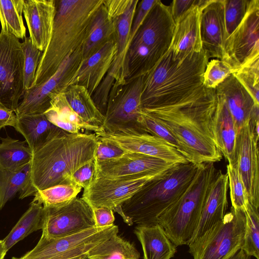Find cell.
Returning a JSON list of instances; mask_svg holds the SVG:
<instances>
[{"label":"cell","instance_id":"obj_1","mask_svg":"<svg viewBox=\"0 0 259 259\" xmlns=\"http://www.w3.org/2000/svg\"><path fill=\"white\" fill-rule=\"evenodd\" d=\"M209 59L202 49L179 65L173 60L169 49L145 75L142 108L184 105L214 93L215 90L203 84V75Z\"/></svg>","mask_w":259,"mask_h":259},{"label":"cell","instance_id":"obj_2","mask_svg":"<svg viewBox=\"0 0 259 259\" xmlns=\"http://www.w3.org/2000/svg\"><path fill=\"white\" fill-rule=\"evenodd\" d=\"M98 142L95 134H72L61 130L32 154L28 182L20 192L19 199L68 184L76 170L95 159Z\"/></svg>","mask_w":259,"mask_h":259},{"label":"cell","instance_id":"obj_3","mask_svg":"<svg viewBox=\"0 0 259 259\" xmlns=\"http://www.w3.org/2000/svg\"><path fill=\"white\" fill-rule=\"evenodd\" d=\"M103 2L55 1L56 15L51 37L42 52L32 87L48 79L66 58L82 48L91 20Z\"/></svg>","mask_w":259,"mask_h":259},{"label":"cell","instance_id":"obj_4","mask_svg":"<svg viewBox=\"0 0 259 259\" xmlns=\"http://www.w3.org/2000/svg\"><path fill=\"white\" fill-rule=\"evenodd\" d=\"M179 163L145 183L114 211L128 225L158 224L159 217L187 192L198 167Z\"/></svg>","mask_w":259,"mask_h":259},{"label":"cell","instance_id":"obj_5","mask_svg":"<svg viewBox=\"0 0 259 259\" xmlns=\"http://www.w3.org/2000/svg\"><path fill=\"white\" fill-rule=\"evenodd\" d=\"M175 27L170 6L157 0L132 39L127 63L133 70H151L169 50Z\"/></svg>","mask_w":259,"mask_h":259},{"label":"cell","instance_id":"obj_6","mask_svg":"<svg viewBox=\"0 0 259 259\" xmlns=\"http://www.w3.org/2000/svg\"><path fill=\"white\" fill-rule=\"evenodd\" d=\"M214 163L199 164L187 192L158 219L159 224L177 247L189 245L197 227L217 168Z\"/></svg>","mask_w":259,"mask_h":259},{"label":"cell","instance_id":"obj_7","mask_svg":"<svg viewBox=\"0 0 259 259\" xmlns=\"http://www.w3.org/2000/svg\"><path fill=\"white\" fill-rule=\"evenodd\" d=\"M246 219L243 210L231 207L223 219L190 243L193 259H229L241 248Z\"/></svg>","mask_w":259,"mask_h":259},{"label":"cell","instance_id":"obj_8","mask_svg":"<svg viewBox=\"0 0 259 259\" xmlns=\"http://www.w3.org/2000/svg\"><path fill=\"white\" fill-rule=\"evenodd\" d=\"M144 78L145 75L112 85L102 125L104 132H144L138 119L142 110L141 97Z\"/></svg>","mask_w":259,"mask_h":259},{"label":"cell","instance_id":"obj_9","mask_svg":"<svg viewBox=\"0 0 259 259\" xmlns=\"http://www.w3.org/2000/svg\"><path fill=\"white\" fill-rule=\"evenodd\" d=\"M115 225L93 227L67 236L46 238L41 236L35 246L20 257L12 259H68L87 254L93 248L118 234Z\"/></svg>","mask_w":259,"mask_h":259},{"label":"cell","instance_id":"obj_10","mask_svg":"<svg viewBox=\"0 0 259 259\" xmlns=\"http://www.w3.org/2000/svg\"><path fill=\"white\" fill-rule=\"evenodd\" d=\"M81 60L80 48L66 58L48 79L25 91L15 111L17 116L44 113L52 100L70 86Z\"/></svg>","mask_w":259,"mask_h":259},{"label":"cell","instance_id":"obj_11","mask_svg":"<svg viewBox=\"0 0 259 259\" xmlns=\"http://www.w3.org/2000/svg\"><path fill=\"white\" fill-rule=\"evenodd\" d=\"M24 55L18 38L0 32V102L17 110L24 93Z\"/></svg>","mask_w":259,"mask_h":259},{"label":"cell","instance_id":"obj_12","mask_svg":"<svg viewBox=\"0 0 259 259\" xmlns=\"http://www.w3.org/2000/svg\"><path fill=\"white\" fill-rule=\"evenodd\" d=\"M259 0H249L241 22L224 44L222 61L234 73L248 60L259 56Z\"/></svg>","mask_w":259,"mask_h":259},{"label":"cell","instance_id":"obj_13","mask_svg":"<svg viewBox=\"0 0 259 259\" xmlns=\"http://www.w3.org/2000/svg\"><path fill=\"white\" fill-rule=\"evenodd\" d=\"M44 208L41 236L46 238L67 236L96 227L93 209L82 198Z\"/></svg>","mask_w":259,"mask_h":259},{"label":"cell","instance_id":"obj_14","mask_svg":"<svg viewBox=\"0 0 259 259\" xmlns=\"http://www.w3.org/2000/svg\"><path fill=\"white\" fill-rule=\"evenodd\" d=\"M250 121L237 133L235 165L244 185L249 203L258 209L259 137L254 133Z\"/></svg>","mask_w":259,"mask_h":259},{"label":"cell","instance_id":"obj_15","mask_svg":"<svg viewBox=\"0 0 259 259\" xmlns=\"http://www.w3.org/2000/svg\"><path fill=\"white\" fill-rule=\"evenodd\" d=\"M160 175L136 178L95 177L84 189L81 198L92 209L106 207L114 211L145 183Z\"/></svg>","mask_w":259,"mask_h":259},{"label":"cell","instance_id":"obj_16","mask_svg":"<svg viewBox=\"0 0 259 259\" xmlns=\"http://www.w3.org/2000/svg\"><path fill=\"white\" fill-rule=\"evenodd\" d=\"M95 134L99 140L112 143L127 152L142 154L175 164L189 162L176 149L147 132L103 131Z\"/></svg>","mask_w":259,"mask_h":259},{"label":"cell","instance_id":"obj_17","mask_svg":"<svg viewBox=\"0 0 259 259\" xmlns=\"http://www.w3.org/2000/svg\"><path fill=\"white\" fill-rule=\"evenodd\" d=\"M95 177L108 179L158 175L177 164L154 157L127 152L117 158L102 162L95 160Z\"/></svg>","mask_w":259,"mask_h":259},{"label":"cell","instance_id":"obj_18","mask_svg":"<svg viewBox=\"0 0 259 259\" xmlns=\"http://www.w3.org/2000/svg\"><path fill=\"white\" fill-rule=\"evenodd\" d=\"M139 1L131 0L125 11L114 19L116 53L109 70L98 87V89L104 94H108L113 84H122L126 80L131 27Z\"/></svg>","mask_w":259,"mask_h":259},{"label":"cell","instance_id":"obj_19","mask_svg":"<svg viewBox=\"0 0 259 259\" xmlns=\"http://www.w3.org/2000/svg\"><path fill=\"white\" fill-rule=\"evenodd\" d=\"M200 0L175 22L170 47L172 58L180 65L187 58L202 50L200 36Z\"/></svg>","mask_w":259,"mask_h":259},{"label":"cell","instance_id":"obj_20","mask_svg":"<svg viewBox=\"0 0 259 259\" xmlns=\"http://www.w3.org/2000/svg\"><path fill=\"white\" fill-rule=\"evenodd\" d=\"M200 4L202 49L209 58L222 60L225 33L224 0H200Z\"/></svg>","mask_w":259,"mask_h":259},{"label":"cell","instance_id":"obj_21","mask_svg":"<svg viewBox=\"0 0 259 259\" xmlns=\"http://www.w3.org/2000/svg\"><path fill=\"white\" fill-rule=\"evenodd\" d=\"M56 10L55 0H24L23 13L29 37L42 52L51 37Z\"/></svg>","mask_w":259,"mask_h":259},{"label":"cell","instance_id":"obj_22","mask_svg":"<svg viewBox=\"0 0 259 259\" xmlns=\"http://www.w3.org/2000/svg\"><path fill=\"white\" fill-rule=\"evenodd\" d=\"M228 188L227 173L224 174L221 170L217 169L206 197L197 227L190 243L201 237L223 219L228 205Z\"/></svg>","mask_w":259,"mask_h":259},{"label":"cell","instance_id":"obj_23","mask_svg":"<svg viewBox=\"0 0 259 259\" xmlns=\"http://www.w3.org/2000/svg\"><path fill=\"white\" fill-rule=\"evenodd\" d=\"M224 99L233 118L236 130H239L251 118L259 115V105L233 74L228 76L215 89Z\"/></svg>","mask_w":259,"mask_h":259},{"label":"cell","instance_id":"obj_24","mask_svg":"<svg viewBox=\"0 0 259 259\" xmlns=\"http://www.w3.org/2000/svg\"><path fill=\"white\" fill-rule=\"evenodd\" d=\"M116 53L115 39L89 58L82 60L70 85L85 87L92 96L109 70Z\"/></svg>","mask_w":259,"mask_h":259},{"label":"cell","instance_id":"obj_25","mask_svg":"<svg viewBox=\"0 0 259 259\" xmlns=\"http://www.w3.org/2000/svg\"><path fill=\"white\" fill-rule=\"evenodd\" d=\"M134 233L142 245L144 259H170L175 256L177 246L159 224L137 225Z\"/></svg>","mask_w":259,"mask_h":259},{"label":"cell","instance_id":"obj_26","mask_svg":"<svg viewBox=\"0 0 259 259\" xmlns=\"http://www.w3.org/2000/svg\"><path fill=\"white\" fill-rule=\"evenodd\" d=\"M216 95L218 103L214 121L216 145L228 164L234 165L237 132L224 99Z\"/></svg>","mask_w":259,"mask_h":259},{"label":"cell","instance_id":"obj_27","mask_svg":"<svg viewBox=\"0 0 259 259\" xmlns=\"http://www.w3.org/2000/svg\"><path fill=\"white\" fill-rule=\"evenodd\" d=\"M50 104L44 114L50 122L60 129L72 134L79 133L81 130L95 133L104 131L102 126L91 125L79 117L71 108L64 92L55 97Z\"/></svg>","mask_w":259,"mask_h":259},{"label":"cell","instance_id":"obj_28","mask_svg":"<svg viewBox=\"0 0 259 259\" xmlns=\"http://www.w3.org/2000/svg\"><path fill=\"white\" fill-rule=\"evenodd\" d=\"M14 128L24 137L32 154L61 130L50 122L44 113L18 116Z\"/></svg>","mask_w":259,"mask_h":259},{"label":"cell","instance_id":"obj_29","mask_svg":"<svg viewBox=\"0 0 259 259\" xmlns=\"http://www.w3.org/2000/svg\"><path fill=\"white\" fill-rule=\"evenodd\" d=\"M115 20L110 18L103 4L95 13L81 48L82 60L100 50L115 39Z\"/></svg>","mask_w":259,"mask_h":259},{"label":"cell","instance_id":"obj_30","mask_svg":"<svg viewBox=\"0 0 259 259\" xmlns=\"http://www.w3.org/2000/svg\"><path fill=\"white\" fill-rule=\"evenodd\" d=\"M64 94L71 108L79 117L91 125L102 127L104 115L85 87L77 84L70 85Z\"/></svg>","mask_w":259,"mask_h":259},{"label":"cell","instance_id":"obj_31","mask_svg":"<svg viewBox=\"0 0 259 259\" xmlns=\"http://www.w3.org/2000/svg\"><path fill=\"white\" fill-rule=\"evenodd\" d=\"M44 221L43 206L32 201L28 209L19 219L8 235L3 239L6 250L8 251L31 233L41 230Z\"/></svg>","mask_w":259,"mask_h":259},{"label":"cell","instance_id":"obj_32","mask_svg":"<svg viewBox=\"0 0 259 259\" xmlns=\"http://www.w3.org/2000/svg\"><path fill=\"white\" fill-rule=\"evenodd\" d=\"M135 245L118 234L100 243L87 253V259H140Z\"/></svg>","mask_w":259,"mask_h":259},{"label":"cell","instance_id":"obj_33","mask_svg":"<svg viewBox=\"0 0 259 259\" xmlns=\"http://www.w3.org/2000/svg\"><path fill=\"white\" fill-rule=\"evenodd\" d=\"M0 169L16 170L29 163L32 153L26 142L9 136L0 138Z\"/></svg>","mask_w":259,"mask_h":259},{"label":"cell","instance_id":"obj_34","mask_svg":"<svg viewBox=\"0 0 259 259\" xmlns=\"http://www.w3.org/2000/svg\"><path fill=\"white\" fill-rule=\"evenodd\" d=\"M24 0H0L1 32L19 39L26 37L23 19Z\"/></svg>","mask_w":259,"mask_h":259},{"label":"cell","instance_id":"obj_35","mask_svg":"<svg viewBox=\"0 0 259 259\" xmlns=\"http://www.w3.org/2000/svg\"><path fill=\"white\" fill-rule=\"evenodd\" d=\"M30 162L16 170L0 169V210L7 202L27 185L30 174Z\"/></svg>","mask_w":259,"mask_h":259},{"label":"cell","instance_id":"obj_36","mask_svg":"<svg viewBox=\"0 0 259 259\" xmlns=\"http://www.w3.org/2000/svg\"><path fill=\"white\" fill-rule=\"evenodd\" d=\"M82 188L68 184L56 185L37 191L32 201L44 207H56L64 204L76 198Z\"/></svg>","mask_w":259,"mask_h":259},{"label":"cell","instance_id":"obj_37","mask_svg":"<svg viewBox=\"0 0 259 259\" xmlns=\"http://www.w3.org/2000/svg\"><path fill=\"white\" fill-rule=\"evenodd\" d=\"M138 122L143 131L162 139L176 149L189 162L194 164L192 156L185 147L165 127L151 115L142 110Z\"/></svg>","mask_w":259,"mask_h":259},{"label":"cell","instance_id":"obj_38","mask_svg":"<svg viewBox=\"0 0 259 259\" xmlns=\"http://www.w3.org/2000/svg\"><path fill=\"white\" fill-rule=\"evenodd\" d=\"M244 212L246 223L241 250L250 257L253 256L259 259L258 209L249 203Z\"/></svg>","mask_w":259,"mask_h":259},{"label":"cell","instance_id":"obj_39","mask_svg":"<svg viewBox=\"0 0 259 259\" xmlns=\"http://www.w3.org/2000/svg\"><path fill=\"white\" fill-rule=\"evenodd\" d=\"M259 56L248 60L234 73L236 78L259 105Z\"/></svg>","mask_w":259,"mask_h":259},{"label":"cell","instance_id":"obj_40","mask_svg":"<svg viewBox=\"0 0 259 259\" xmlns=\"http://www.w3.org/2000/svg\"><path fill=\"white\" fill-rule=\"evenodd\" d=\"M24 55L23 86L24 92L32 87L42 52L34 46L29 37L21 42Z\"/></svg>","mask_w":259,"mask_h":259},{"label":"cell","instance_id":"obj_41","mask_svg":"<svg viewBox=\"0 0 259 259\" xmlns=\"http://www.w3.org/2000/svg\"><path fill=\"white\" fill-rule=\"evenodd\" d=\"M227 174L232 207L235 210L244 211L249 202L236 165L228 164Z\"/></svg>","mask_w":259,"mask_h":259},{"label":"cell","instance_id":"obj_42","mask_svg":"<svg viewBox=\"0 0 259 259\" xmlns=\"http://www.w3.org/2000/svg\"><path fill=\"white\" fill-rule=\"evenodd\" d=\"M249 2V0H224L225 41L241 22Z\"/></svg>","mask_w":259,"mask_h":259},{"label":"cell","instance_id":"obj_43","mask_svg":"<svg viewBox=\"0 0 259 259\" xmlns=\"http://www.w3.org/2000/svg\"><path fill=\"white\" fill-rule=\"evenodd\" d=\"M234 71L226 62L220 59H212L208 61L203 75V84L207 89L215 90L218 85Z\"/></svg>","mask_w":259,"mask_h":259},{"label":"cell","instance_id":"obj_44","mask_svg":"<svg viewBox=\"0 0 259 259\" xmlns=\"http://www.w3.org/2000/svg\"><path fill=\"white\" fill-rule=\"evenodd\" d=\"M96 172L95 159L76 170L68 178V184L85 189L92 182Z\"/></svg>","mask_w":259,"mask_h":259},{"label":"cell","instance_id":"obj_45","mask_svg":"<svg viewBox=\"0 0 259 259\" xmlns=\"http://www.w3.org/2000/svg\"><path fill=\"white\" fill-rule=\"evenodd\" d=\"M126 152L119 147L109 142L98 140L95 160L102 162L118 158Z\"/></svg>","mask_w":259,"mask_h":259},{"label":"cell","instance_id":"obj_46","mask_svg":"<svg viewBox=\"0 0 259 259\" xmlns=\"http://www.w3.org/2000/svg\"><path fill=\"white\" fill-rule=\"evenodd\" d=\"M156 1L157 0H143L139 1L131 27V42L136 32L143 23L149 11L156 2Z\"/></svg>","mask_w":259,"mask_h":259},{"label":"cell","instance_id":"obj_47","mask_svg":"<svg viewBox=\"0 0 259 259\" xmlns=\"http://www.w3.org/2000/svg\"><path fill=\"white\" fill-rule=\"evenodd\" d=\"M96 227H105L113 225L115 218L113 211L106 207L93 209Z\"/></svg>","mask_w":259,"mask_h":259},{"label":"cell","instance_id":"obj_48","mask_svg":"<svg viewBox=\"0 0 259 259\" xmlns=\"http://www.w3.org/2000/svg\"><path fill=\"white\" fill-rule=\"evenodd\" d=\"M131 2V0H104L103 5L109 16L113 19L125 11Z\"/></svg>","mask_w":259,"mask_h":259},{"label":"cell","instance_id":"obj_49","mask_svg":"<svg viewBox=\"0 0 259 259\" xmlns=\"http://www.w3.org/2000/svg\"><path fill=\"white\" fill-rule=\"evenodd\" d=\"M197 0L173 1L170 7L171 16L175 23L182 15L194 6Z\"/></svg>","mask_w":259,"mask_h":259},{"label":"cell","instance_id":"obj_50","mask_svg":"<svg viewBox=\"0 0 259 259\" xmlns=\"http://www.w3.org/2000/svg\"><path fill=\"white\" fill-rule=\"evenodd\" d=\"M17 119L15 112L0 102V129L7 126L15 127Z\"/></svg>","mask_w":259,"mask_h":259},{"label":"cell","instance_id":"obj_51","mask_svg":"<svg viewBox=\"0 0 259 259\" xmlns=\"http://www.w3.org/2000/svg\"><path fill=\"white\" fill-rule=\"evenodd\" d=\"M229 259H250V256L240 249Z\"/></svg>","mask_w":259,"mask_h":259},{"label":"cell","instance_id":"obj_52","mask_svg":"<svg viewBox=\"0 0 259 259\" xmlns=\"http://www.w3.org/2000/svg\"><path fill=\"white\" fill-rule=\"evenodd\" d=\"M3 240H0V259H4L7 252Z\"/></svg>","mask_w":259,"mask_h":259},{"label":"cell","instance_id":"obj_53","mask_svg":"<svg viewBox=\"0 0 259 259\" xmlns=\"http://www.w3.org/2000/svg\"><path fill=\"white\" fill-rule=\"evenodd\" d=\"M68 259H87V254H83L82 255L77 256L68 258Z\"/></svg>","mask_w":259,"mask_h":259}]
</instances>
